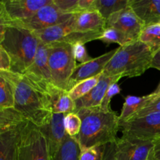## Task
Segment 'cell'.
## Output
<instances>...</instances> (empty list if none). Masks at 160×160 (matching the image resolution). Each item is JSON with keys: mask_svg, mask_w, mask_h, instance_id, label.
<instances>
[{"mask_svg": "<svg viewBox=\"0 0 160 160\" xmlns=\"http://www.w3.org/2000/svg\"><path fill=\"white\" fill-rule=\"evenodd\" d=\"M74 112L81 120V131L75 137L81 149L106 145L117 140L120 123L119 116L115 112H106L100 107H95L83 108Z\"/></svg>", "mask_w": 160, "mask_h": 160, "instance_id": "1", "label": "cell"}, {"mask_svg": "<svg viewBox=\"0 0 160 160\" xmlns=\"http://www.w3.org/2000/svg\"><path fill=\"white\" fill-rule=\"evenodd\" d=\"M5 78L10 82L13 91V109L36 127L42 126L51 113L46 107L43 94L23 74L8 71Z\"/></svg>", "mask_w": 160, "mask_h": 160, "instance_id": "2", "label": "cell"}, {"mask_svg": "<svg viewBox=\"0 0 160 160\" xmlns=\"http://www.w3.org/2000/svg\"><path fill=\"white\" fill-rule=\"evenodd\" d=\"M155 53L145 44L137 40L117 48L103 73L109 76L135 78L151 68Z\"/></svg>", "mask_w": 160, "mask_h": 160, "instance_id": "3", "label": "cell"}, {"mask_svg": "<svg viewBox=\"0 0 160 160\" xmlns=\"http://www.w3.org/2000/svg\"><path fill=\"white\" fill-rule=\"evenodd\" d=\"M39 42L34 31L17 26L6 28L0 45L10 58V72L24 73L34 61Z\"/></svg>", "mask_w": 160, "mask_h": 160, "instance_id": "4", "label": "cell"}, {"mask_svg": "<svg viewBox=\"0 0 160 160\" xmlns=\"http://www.w3.org/2000/svg\"><path fill=\"white\" fill-rule=\"evenodd\" d=\"M47 45L52 84L67 92L69 81L77 67L72 45L61 42Z\"/></svg>", "mask_w": 160, "mask_h": 160, "instance_id": "5", "label": "cell"}, {"mask_svg": "<svg viewBox=\"0 0 160 160\" xmlns=\"http://www.w3.org/2000/svg\"><path fill=\"white\" fill-rule=\"evenodd\" d=\"M17 160H52L46 139L31 122L22 123L17 144Z\"/></svg>", "mask_w": 160, "mask_h": 160, "instance_id": "6", "label": "cell"}, {"mask_svg": "<svg viewBox=\"0 0 160 160\" xmlns=\"http://www.w3.org/2000/svg\"><path fill=\"white\" fill-rule=\"evenodd\" d=\"M123 136L145 141L160 139V112H151L131 119L120 125Z\"/></svg>", "mask_w": 160, "mask_h": 160, "instance_id": "7", "label": "cell"}, {"mask_svg": "<svg viewBox=\"0 0 160 160\" xmlns=\"http://www.w3.org/2000/svg\"><path fill=\"white\" fill-rule=\"evenodd\" d=\"M23 75L42 94L53 84L48 65V49L46 44L40 41L34 61Z\"/></svg>", "mask_w": 160, "mask_h": 160, "instance_id": "8", "label": "cell"}, {"mask_svg": "<svg viewBox=\"0 0 160 160\" xmlns=\"http://www.w3.org/2000/svg\"><path fill=\"white\" fill-rule=\"evenodd\" d=\"M73 14L63 12L53 2L41 8L31 18L15 26L21 27L32 31H40L68 20Z\"/></svg>", "mask_w": 160, "mask_h": 160, "instance_id": "9", "label": "cell"}, {"mask_svg": "<svg viewBox=\"0 0 160 160\" xmlns=\"http://www.w3.org/2000/svg\"><path fill=\"white\" fill-rule=\"evenodd\" d=\"M153 146L154 142L152 141L122 136L116 142V159L148 160Z\"/></svg>", "mask_w": 160, "mask_h": 160, "instance_id": "10", "label": "cell"}, {"mask_svg": "<svg viewBox=\"0 0 160 160\" xmlns=\"http://www.w3.org/2000/svg\"><path fill=\"white\" fill-rule=\"evenodd\" d=\"M52 0H2L11 26L29 20L41 8Z\"/></svg>", "mask_w": 160, "mask_h": 160, "instance_id": "11", "label": "cell"}, {"mask_svg": "<svg viewBox=\"0 0 160 160\" xmlns=\"http://www.w3.org/2000/svg\"><path fill=\"white\" fill-rule=\"evenodd\" d=\"M106 28H117L126 33L133 40L137 41L138 40L141 32L145 28V24L129 5L125 9L110 16L106 21Z\"/></svg>", "mask_w": 160, "mask_h": 160, "instance_id": "12", "label": "cell"}, {"mask_svg": "<svg viewBox=\"0 0 160 160\" xmlns=\"http://www.w3.org/2000/svg\"><path fill=\"white\" fill-rule=\"evenodd\" d=\"M64 117L65 114L51 112L38 128L46 139L51 157L58 151L67 135L64 128Z\"/></svg>", "mask_w": 160, "mask_h": 160, "instance_id": "13", "label": "cell"}, {"mask_svg": "<svg viewBox=\"0 0 160 160\" xmlns=\"http://www.w3.org/2000/svg\"><path fill=\"white\" fill-rule=\"evenodd\" d=\"M117 48L112 49L98 57L94 58L89 62L77 65L73 74L69 81L67 92L77 84L88 78L101 75L105 70L106 65L117 52Z\"/></svg>", "mask_w": 160, "mask_h": 160, "instance_id": "14", "label": "cell"}, {"mask_svg": "<svg viewBox=\"0 0 160 160\" xmlns=\"http://www.w3.org/2000/svg\"><path fill=\"white\" fill-rule=\"evenodd\" d=\"M122 78L121 76H109L102 73L100 75L98 84L87 95L75 101V112L83 108L99 107L104 95L109 86L117 82Z\"/></svg>", "mask_w": 160, "mask_h": 160, "instance_id": "15", "label": "cell"}, {"mask_svg": "<svg viewBox=\"0 0 160 160\" xmlns=\"http://www.w3.org/2000/svg\"><path fill=\"white\" fill-rule=\"evenodd\" d=\"M43 95L46 107L50 112L67 115L75 112V102L70 98L67 91L52 84Z\"/></svg>", "mask_w": 160, "mask_h": 160, "instance_id": "16", "label": "cell"}, {"mask_svg": "<svg viewBox=\"0 0 160 160\" xmlns=\"http://www.w3.org/2000/svg\"><path fill=\"white\" fill-rule=\"evenodd\" d=\"M129 5L145 26L160 22V0H130Z\"/></svg>", "mask_w": 160, "mask_h": 160, "instance_id": "17", "label": "cell"}, {"mask_svg": "<svg viewBox=\"0 0 160 160\" xmlns=\"http://www.w3.org/2000/svg\"><path fill=\"white\" fill-rule=\"evenodd\" d=\"M75 14H73L68 20L59 24L34 31L38 38L46 45L62 42L64 38L72 32L75 31Z\"/></svg>", "mask_w": 160, "mask_h": 160, "instance_id": "18", "label": "cell"}, {"mask_svg": "<svg viewBox=\"0 0 160 160\" xmlns=\"http://www.w3.org/2000/svg\"><path fill=\"white\" fill-rule=\"evenodd\" d=\"M106 29V20L97 10L75 13L74 30L78 32H102Z\"/></svg>", "mask_w": 160, "mask_h": 160, "instance_id": "19", "label": "cell"}, {"mask_svg": "<svg viewBox=\"0 0 160 160\" xmlns=\"http://www.w3.org/2000/svg\"><path fill=\"white\" fill-rule=\"evenodd\" d=\"M22 123L0 131V160H17V144Z\"/></svg>", "mask_w": 160, "mask_h": 160, "instance_id": "20", "label": "cell"}, {"mask_svg": "<svg viewBox=\"0 0 160 160\" xmlns=\"http://www.w3.org/2000/svg\"><path fill=\"white\" fill-rule=\"evenodd\" d=\"M152 100L153 98L151 95H145L142 97L133 96V95L127 96L122 108L121 113L119 116L120 125L131 120L137 112L142 110Z\"/></svg>", "mask_w": 160, "mask_h": 160, "instance_id": "21", "label": "cell"}, {"mask_svg": "<svg viewBox=\"0 0 160 160\" xmlns=\"http://www.w3.org/2000/svg\"><path fill=\"white\" fill-rule=\"evenodd\" d=\"M80 152L77 139L67 135L58 151L52 157V160H79Z\"/></svg>", "mask_w": 160, "mask_h": 160, "instance_id": "22", "label": "cell"}, {"mask_svg": "<svg viewBox=\"0 0 160 160\" xmlns=\"http://www.w3.org/2000/svg\"><path fill=\"white\" fill-rule=\"evenodd\" d=\"M130 0H95L94 9L107 20L110 16L129 6Z\"/></svg>", "mask_w": 160, "mask_h": 160, "instance_id": "23", "label": "cell"}, {"mask_svg": "<svg viewBox=\"0 0 160 160\" xmlns=\"http://www.w3.org/2000/svg\"><path fill=\"white\" fill-rule=\"evenodd\" d=\"M138 41L145 44L156 53L160 48V23L145 26L139 35Z\"/></svg>", "mask_w": 160, "mask_h": 160, "instance_id": "24", "label": "cell"}, {"mask_svg": "<svg viewBox=\"0 0 160 160\" xmlns=\"http://www.w3.org/2000/svg\"><path fill=\"white\" fill-rule=\"evenodd\" d=\"M99 40L108 45L111 43H117L120 46H124L131 42H134V40H133L126 33L115 28H106L103 31Z\"/></svg>", "mask_w": 160, "mask_h": 160, "instance_id": "25", "label": "cell"}, {"mask_svg": "<svg viewBox=\"0 0 160 160\" xmlns=\"http://www.w3.org/2000/svg\"><path fill=\"white\" fill-rule=\"evenodd\" d=\"M24 120V117L13 108L0 109V131L20 124Z\"/></svg>", "mask_w": 160, "mask_h": 160, "instance_id": "26", "label": "cell"}, {"mask_svg": "<svg viewBox=\"0 0 160 160\" xmlns=\"http://www.w3.org/2000/svg\"><path fill=\"white\" fill-rule=\"evenodd\" d=\"M99 78L100 75H98V76L81 81L78 84H77L74 87L72 88L70 90L68 91L69 95L73 101H77L81 97L87 95L93 88H95V85L98 84Z\"/></svg>", "mask_w": 160, "mask_h": 160, "instance_id": "27", "label": "cell"}, {"mask_svg": "<svg viewBox=\"0 0 160 160\" xmlns=\"http://www.w3.org/2000/svg\"><path fill=\"white\" fill-rule=\"evenodd\" d=\"M13 91L10 82L5 77L0 76V109L13 108Z\"/></svg>", "mask_w": 160, "mask_h": 160, "instance_id": "28", "label": "cell"}, {"mask_svg": "<svg viewBox=\"0 0 160 160\" xmlns=\"http://www.w3.org/2000/svg\"><path fill=\"white\" fill-rule=\"evenodd\" d=\"M64 128L68 136L75 138L80 133L81 128V120L77 112H70L64 117Z\"/></svg>", "mask_w": 160, "mask_h": 160, "instance_id": "29", "label": "cell"}, {"mask_svg": "<svg viewBox=\"0 0 160 160\" xmlns=\"http://www.w3.org/2000/svg\"><path fill=\"white\" fill-rule=\"evenodd\" d=\"M105 149L106 145H98L81 149L79 160H103Z\"/></svg>", "mask_w": 160, "mask_h": 160, "instance_id": "30", "label": "cell"}, {"mask_svg": "<svg viewBox=\"0 0 160 160\" xmlns=\"http://www.w3.org/2000/svg\"><path fill=\"white\" fill-rule=\"evenodd\" d=\"M120 92H121V88H120L118 83L116 82L111 84L109 87V88L107 89V91H106V94H105L104 98H103L102 102L101 103V106H99L100 109L103 111H106V112L112 110L110 108L111 99L115 95H119Z\"/></svg>", "mask_w": 160, "mask_h": 160, "instance_id": "31", "label": "cell"}, {"mask_svg": "<svg viewBox=\"0 0 160 160\" xmlns=\"http://www.w3.org/2000/svg\"><path fill=\"white\" fill-rule=\"evenodd\" d=\"M73 48V54L76 62H80V64L85 63L92 60L93 58L91 57L88 53L84 44L77 43L72 45Z\"/></svg>", "mask_w": 160, "mask_h": 160, "instance_id": "32", "label": "cell"}, {"mask_svg": "<svg viewBox=\"0 0 160 160\" xmlns=\"http://www.w3.org/2000/svg\"><path fill=\"white\" fill-rule=\"evenodd\" d=\"M56 6L67 13H78V0H53Z\"/></svg>", "mask_w": 160, "mask_h": 160, "instance_id": "33", "label": "cell"}, {"mask_svg": "<svg viewBox=\"0 0 160 160\" xmlns=\"http://www.w3.org/2000/svg\"><path fill=\"white\" fill-rule=\"evenodd\" d=\"M151 112H160V98L150 102L145 107H144L142 110L137 112L131 119L138 118V117L151 113Z\"/></svg>", "mask_w": 160, "mask_h": 160, "instance_id": "34", "label": "cell"}, {"mask_svg": "<svg viewBox=\"0 0 160 160\" xmlns=\"http://www.w3.org/2000/svg\"><path fill=\"white\" fill-rule=\"evenodd\" d=\"M11 26V21L6 14L2 2L0 1V34H4L6 28Z\"/></svg>", "mask_w": 160, "mask_h": 160, "instance_id": "35", "label": "cell"}, {"mask_svg": "<svg viewBox=\"0 0 160 160\" xmlns=\"http://www.w3.org/2000/svg\"><path fill=\"white\" fill-rule=\"evenodd\" d=\"M11 62L9 55L6 50L0 45V70L10 71Z\"/></svg>", "mask_w": 160, "mask_h": 160, "instance_id": "36", "label": "cell"}, {"mask_svg": "<svg viewBox=\"0 0 160 160\" xmlns=\"http://www.w3.org/2000/svg\"><path fill=\"white\" fill-rule=\"evenodd\" d=\"M116 142L106 145L103 160H117L116 159Z\"/></svg>", "mask_w": 160, "mask_h": 160, "instance_id": "37", "label": "cell"}, {"mask_svg": "<svg viewBox=\"0 0 160 160\" xmlns=\"http://www.w3.org/2000/svg\"><path fill=\"white\" fill-rule=\"evenodd\" d=\"M148 160H160V139L154 142V146L150 152Z\"/></svg>", "mask_w": 160, "mask_h": 160, "instance_id": "38", "label": "cell"}, {"mask_svg": "<svg viewBox=\"0 0 160 160\" xmlns=\"http://www.w3.org/2000/svg\"><path fill=\"white\" fill-rule=\"evenodd\" d=\"M151 68H155L160 70V48L155 53L154 56H153V59L151 64Z\"/></svg>", "mask_w": 160, "mask_h": 160, "instance_id": "39", "label": "cell"}, {"mask_svg": "<svg viewBox=\"0 0 160 160\" xmlns=\"http://www.w3.org/2000/svg\"><path fill=\"white\" fill-rule=\"evenodd\" d=\"M150 95H151L152 97L153 98V100L156 99V98H160V83H159V85H158L157 88H156V90L152 92V93L150 94Z\"/></svg>", "mask_w": 160, "mask_h": 160, "instance_id": "40", "label": "cell"}, {"mask_svg": "<svg viewBox=\"0 0 160 160\" xmlns=\"http://www.w3.org/2000/svg\"><path fill=\"white\" fill-rule=\"evenodd\" d=\"M8 71H2V70H0V76H3V77H6V73Z\"/></svg>", "mask_w": 160, "mask_h": 160, "instance_id": "41", "label": "cell"}, {"mask_svg": "<svg viewBox=\"0 0 160 160\" xmlns=\"http://www.w3.org/2000/svg\"><path fill=\"white\" fill-rule=\"evenodd\" d=\"M3 38H4V34H0V44H1L2 42L3 41Z\"/></svg>", "mask_w": 160, "mask_h": 160, "instance_id": "42", "label": "cell"}, {"mask_svg": "<svg viewBox=\"0 0 160 160\" xmlns=\"http://www.w3.org/2000/svg\"><path fill=\"white\" fill-rule=\"evenodd\" d=\"M159 23H160V22H159Z\"/></svg>", "mask_w": 160, "mask_h": 160, "instance_id": "43", "label": "cell"}]
</instances>
